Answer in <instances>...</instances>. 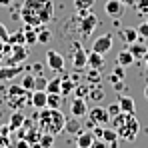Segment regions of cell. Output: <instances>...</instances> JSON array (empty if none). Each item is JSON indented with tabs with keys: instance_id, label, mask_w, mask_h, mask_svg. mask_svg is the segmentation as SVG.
<instances>
[{
	"instance_id": "6da1fadb",
	"label": "cell",
	"mask_w": 148,
	"mask_h": 148,
	"mask_svg": "<svg viewBox=\"0 0 148 148\" xmlns=\"http://www.w3.org/2000/svg\"><path fill=\"white\" fill-rule=\"evenodd\" d=\"M54 16L52 0H24L20 8V18L28 26H44Z\"/></svg>"
},
{
	"instance_id": "7a4b0ae2",
	"label": "cell",
	"mask_w": 148,
	"mask_h": 148,
	"mask_svg": "<svg viewBox=\"0 0 148 148\" xmlns=\"http://www.w3.org/2000/svg\"><path fill=\"white\" fill-rule=\"evenodd\" d=\"M110 124H112V128L118 132V138L128 140V142H132V140L138 136V132H140V122H138L136 116L130 114V112H122V110H120L116 116L110 118Z\"/></svg>"
},
{
	"instance_id": "3957f363",
	"label": "cell",
	"mask_w": 148,
	"mask_h": 148,
	"mask_svg": "<svg viewBox=\"0 0 148 148\" xmlns=\"http://www.w3.org/2000/svg\"><path fill=\"white\" fill-rule=\"evenodd\" d=\"M36 120H38V126L42 132H50V134H58L64 130V122H66V116L62 114L60 108H40V112L36 114Z\"/></svg>"
},
{
	"instance_id": "277c9868",
	"label": "cell",
	"mask_w": 148,
	"mask_h": 148,
	"mask_svg": "<svg viewBox=\"0 0 148 148\" xmlns=\"http://www.w3.org/2000/svg\"><path fill=\"white\" fill-rule=\"evenodd\" d=\"M6 104L12 108V110H20L24 108L26 104H30V96H28V90L22 88V84H12L8 88V94H6Z\"/></svg>"
},
{
	"instance_id": "5b68a950",
	"label": "cell",
	"mask_w": 148,
	"mask_h": 148,
	"mask_svg": "<svg viewBox=\"0 0 148 148\" xmlns=\"http://www.w3.org/2000/svg\"><path fill=\"white\" fill-rule=\"evenodd\" d=\"M28 46L26 44H12V50L4 56V62L6 64H22L26 58H28Z\"/></svg>"
},
{
	"instance_id": "8992f818",
	"label": "cell",
	"mask_w": 148,
	"mask_h": 148,
	"mask_svg": "<svg viewBox=\"0 0 148 148\" xmlns=\"http://www.w3.org/2000/svg\"><path fill=\"white\" fill-rule=\"evenodd\" d=\"M98 26V18L92 14V12H88V14H84V16H80V20H78V30H80V34L82 36H90L92 32H94V28Z\"/></svg>"
},
{
	"instance_id": "52a82bcc",
	"label": "cell",
	"mask_w": 148,
	"mask_h": 148,
	"mask_svg": "<svg viewBox=\"0 0 148 148\" xmlns=\"http://www.w3.org/2000/svg\"><path fill=\"white\" fill-rule=\"evenodd\" d=\"M86 116L94 124H100V126H106V124L110 122V114H108V110L102 108V106H92V108H88V114H86Z\"/></svg>"
},
{
	"instance_id": "ba28073f",
	"label": "cell",
	"mask_w": 148,
	"mask_h": 148,
	"mask_svg": "<svg viewBox=\"0 0 148 148\" xmlns=\"http://www.w3.org/2000/svg\"><path fill=\"white\" fill-rule=\"evenodd\" d=\"M112 42H114V36H112L110 32H106V34H102V36H98V38L94 40L92 50L104 56L106 52H110V48H112Z\"/></svg>"
},
{
	"instance_id": "9c48e42d",
	"label": "cell",
	"mask_w": 148,
	"mask_h": 148,
	"mask_svg": "<svg viewBox=\"0 0 148 148\" xmlns=\"http://www.w3.org/2000/svg\"><path fill=\"white\" fill-rule=\"evenodd\" d=\"M104 10H106V14L110 16V18H114L116 22L120 20L124 16V10H126V6H124L120 0H108L106 4H104Z\"/></svg>"
},
{
	"instance_id": "30bf717a",
	"label": "cell",
	"mask_w": 148,
	"mask_h": 148,
	"mask_svg": "<svg viewBox=\"0 0 148 148\" xmlns=\"http://www.w3.org/2000/svg\"><path fill=\"white\" fill-rule=\"evenodd\" d=\"M46 64H48L50 70L62 72L64 70V56L56 50H46Z\"/></svg>"
},
{
	"instance_id": "8fae6325",
	"label": "cell",
	"mask_w": 148,
	"mask_h": 148,
	"mask_svg": "<svg viewBox=\"0 0 148 148\" xmlns=\"http://www.w3.org/2000/svg\"><path fill=\"white\" fill-rule=\"evenodd\" d=\"M86 62H88V54H86V50L80 46V42H74V68L76 70H82L84 66H86Z\"/></svg>"
},
{
	"instance_id": "7c38bea8",
	"label": "cell",
	"mask_w": 148,
	"mask_h": 148,
	"mask_svg": "<svg viewBox=\"0 0 148 148\" xmlns=\"http://www.w3.org/2000/svg\"><path fill=\"white\" fill-rule=\"evenodd\" d=\"M70 114L78 116V118H82V116L88 114V104H86L84 96H76V98L72 100V104H70Z\"/></svg>"
},
{
	"instance_id": "4fadbf2b",
	"label": "cell",
	"mask_w": 148,
	"mask_h": 148,
	"mask_svg": "<svg viewBox=\"0 0 148 148\" xmlns=\"http://www.w3.org/2000/svg\"><path fill=\"white\" fill-rule=\"evenodd\" d=\"M22 64H6V66H0V80H12L14 76L22 74Z\"/></svg>"
},
{
	"instance_id": "5bb4252c",
	"label": "cell",
	"mask_w": 148,
	"mask_h": 148,
	"mask_svg": "<svg viewBox=\"0 0 148 148\" xmlns=\"http://www.w3.org/2000/svg\"><path fill=\"white\" fill-rule=\"evenodd\" d=\"M46 98H48V92H46V90H32V94H30V104L40 110V108L46 106Z\"/></svg>"
},
{
	"instance_id": "9a60e30c",
	"label": "cell",
	"mask_w": 148,
	"mask_h": 148,
	"mask_svg": "<svg viewBox=\"0 0 148 148\" xmlns=\"http://www.w3.org/2000/svg\"><path fill=\"white\" fill-rule=\"evenodd\" d=\"M118 36L122 38L124 44H132V42H136L140 36H138V30L134 28V26H126V28H122L120 32H118Z\"/></svg>"
},
{
	"instance_id": "2e32d148",
	"label": "cell",
	"mask_w": 148,
	"mask_h": 148,
	"mask_svg": "<svg viewBox=\"0 0 148 148\" xmlns=\"http://www.w3.org/2000/svg\"><path fill=\"white\" fill-rule=\"evenodd\" d=\"M100 138L108 144V148H114L118 144V140H120V138H118V132H116L114 128H104V126H102V136H100Z\"/></svg>"
},
{
	"instance_id": "e0dca14e",
	"label": "cell",
	"mask_w": 148,
	"mask_h": 148,
	"mask_svg": "<svg viewBox=\"0 0 148 148\" xmlns=\"http://www.w3.org/2000/svg\"><path fill=\"white\" fill-rule=\"evenodd\" d=\"M64 130L66 132H70V134H78V132H82V118H78V116H70V118H66V122H64Z\"/></svg>"
},
{
	"instance_id": "ac0fdd59",
	"label": "cell",
	"mask_w": 148,
	"mask_h": 148,
	"mask_svg": "<svg viewBox=\"0 0 148 148\" xmlns=\"http://www.w3.org/2000/svg\"><path fill=\"white\" fill-rule=\"evenodd\" d=\"M94 134L92 132H78L76 134V146L78 148H92Z\"/></svg>"
},
{
	"instance_id": "d6986e66",
	"label": "cell",
	"mask_w": 148,
	"mask_h": 148,
	"mask_svg": "<svg viewBox=\"0 0 148 148\" xmlns=\"http://www.w3.org/2000/svg\"><path fill=\"white\" fill-rule=\"evenodd\" d=\"M40 136H42V130H38V128H28L26 134H24V140L28 142V146H38ZM38 148H40V146H38Z\"/></svg>"
},
{
	"instance_id": "ffe728a7",
	"label": "cell",
	"mask_w": 148,
	"mask_h": 148,
	"mask_svg": "<svg viewBox=\"0 0 148 148\" xmlns=\"http://www.w3.org/2000/svg\"><path fill=\"white\" fill-rule=\"evenodd\" d=\"M118 104H120V110L122 112H130V114H134L136 112V104H134V100L130 98V96H126V94H122V96H118Z\"/></svg>"
},
{
	"instance_id": "44dd1931",
	"label": "cell",
	"mask_w": 148,
	"mask_h": 148,
	"mask_svg": "<svg viewBox=\"0 0 148 148\" xmlns=\"http://www.w3.org/2000/svg\"><path fill=\"white\" fill-rule=\"evenodd\" d=\"M24 122H26L24 114H22L20 110H14V112H12V116H10V124H8V126H10V130H12V132H16L20 126H24Z\"/></svg>"
},
{
	"instance_id": "7402d4cb",
	"label": "cell",
	"mask_w": 148,
	"mask_h": 148,
	"mask_svg": "<svg viewBox=\"0 0 148 148\" xmlns=\"http://www.w3.org/2000/svg\"><path fill=\"white\" fill-rule=\"evenodd\" d=\"M92 4H94V0H74V8H76L78 16L88 14V12L92 10Z\"/></svg>"
},
{
	"instance_id": "603a6c76",
	"label": "cell",
	"mask_w": 148,
	"mask_h": 148,
	"mask_svg": "<svg viewBox=\"0 0 148 148\" xmlns=\"http://www.w3.org/2000/svg\"><path fill=\"white\" fill-rule=\"evenodd\" d=\"M86 66H90V68H98V70H102V66H104V56L92 50V52L88 54V62H86Z\"/></svg>"
},
{
	"instance_id": "cb8c5ba5",
	"label": "cell",
	"mask_w": 148,
	"mask_h": 148,
	"mask_svg": "<svg viewBox=\"0 0 148 148\" xmlns=\"http://www.w3.org/2000/svg\"><path fill=\"white\" fill-rule=\"evenodd\" d=\"M128 50L132 52V56H134V60H142L144 58V54H146V46L144 44H140L138 40L136 42H132V44H128Z\"/></svg>"
},
{
	"instance_id": "d4e9b609",
	"label": "cell",
	"mask_w": 148,
	"mask_h": 148,
	"mask_svg": "<svg viewBox=\"0 0 148 148\" xmlns=\"http://www.w3.org/2000/svg\"><path fill=\"white\" fill-rule=\"evenodd\" d=\"M132 62H134V56H132V52H130L128 48H124V50L118 52V56H116V64H122L124 68H126V66H130Z\"/></svg>"
},
{
	"instance_id": "484cf974",
	"label": "cell",
	"mask_w": 148,
	"mask_h": 148,
	"mask_svg": "<svg viewBox=\"0 0 148 148\" xmlns=\"http://www.w3.org/2000/svg\"><path fill=\"white\" fill-rule=\"evenodd\" d=\"M46 106H48V108H60V106H62V94H56V92H48V98H46Z\"/></svg>"
},
{
	"instance_id": "4316f807",
	"label": "cell",
	"mask_w": 148,
	"mask_h": 148,
	"mask_svg": "<svg viewBox=\"0 0 148 148\" xmlns=\"http://www.w3.org/2000/svg\"><path fill=\"white\" fill-rule=\"evenodd\" d=\"M34 28H36V32H38V44H48L50 40H52L50 30L42 28V26H34Z\"/></svg>"
},
{
	"instance_id": "83f0119b",
	"label": "cell",
	"mask_w": 148,
	"mask_h": 148,
	"mask_svg": "<svg viewBox=\"0 0 148 148\" xmlns=\"http://www.w3.org/2000/svg\"><path fill=\"white\" fill-rule=\"evenodd\" d=\"M52 144H54V134H50V132H42L38 146H40V148H50Z\"/></svg>"
},
{
	"instance_id": "f1b7e54d",
	"label": "cell",
	"mask_w": 148,
	"mask_h": 148,
	"mask_svg": "<svg viewBox=\"0 0 148 148\" xmlns=\"http://www.w3.org/2000/svg\"><path fill=\"white\" fill-rule=\"evenodd\" d=\"M76 88V82L74 80H70V78H62V86H60V94L64 96V94H68L70 90H74Z\"/></svg>"
},
{
	"instance_id": "f546056e",
	"label": "cell",
	"mask_w": 148,
	"mask_h": 148,
	"mask_svg": "<svg viewBox=\"0 0 148 148\" xmlns=\"http://www.w3.org/2000/svg\"><path fill=\"white\" fill-rule=\"evenodd\" d=\"M60 86H62V78L48 80V84H46V92H56V94H60Z\"/></svg>"
},
{
	"instance_id": "4dcf8cb0",
	"label": "cell",
	"mask_w": 148,
	"mask_h": 148,
	"mask_svg": "<svg viewBox=\"0 0 148 148\" xmlns=\"http://www.w3.org/2000/svg\"><path fill=\"white\" fill-rule=\"evenodd\" d=\"M6 42H10V44H24V30H16L14 34H10Z\"/></svg>"
},
{
	"instance_id": "1f68e13d",
	"label": "cell",
	"mask_w": 148,
	"mask_h": 148,
	"mask_svg": "<svg viewBox=\"0 0 148 148\" xmlns=\"http://www.w3.org/2000/svg\"><path fill=\"white\" fill-rule=\"evenodd\" d=\"M136 30H138V36L140 38H148V14H144V20L136 26Z\"/></svg>"
},
{
	"instance_id": "d6a6232c",
	"label": "cell",
	"mask_w": 148,
	"mask_h": 148,
	"mask_svg": "<svg viewBox=\"0 0 148 148\" xmlns=\"http://www.w3.org/2000/svg\"><path fill=\"white\" fill-rule=\"evenodd\" d=\"M46 84H48V80H46L42 74H38V76L34 78V90H46Z\"/></svg>"
},
{
	"instance_id": "836d02e7",
	"label": "cell",
	"mask_w": 148,
	"mask_h": 148,
	"mask_svg": "<svg viewBox=\"0 0 148 148\" xmlns=\"http://www.w3.org/2000/svg\"><path fill=\"white\" fill-rule=\"evenodd\" d=\"M34 78H36V76H32V74H24V76H22V88L34 90Z\"/></svg>"
},
{
	"instance_id": "e575fe53",
	"label": "cell",
	"mask_w": 148,
	"mask_h": 148,
	"mask_svg": "<svg viewBox=\"0 0 148 148\" xmlns=\"http://www.w3.org/2000/svg\"><path fill=\"white\" fill-rule=\"evenodd\" d=\"M134 8L138 10V14H148V0H136L134 2Z\"/></svg>"
},
{
	"instance_id": "d590c367",
	"label": "cell",
	"mask_w": 148,
	"mask_h": 148,
	"mask_svg": "<svg viewBox=\"0 0 148 148\" xmlns=\"http://www.w3.org/2000/svg\"><path fill=\"white\" fill-rule=\"evenodd\" d=\"M116 78H118V80H124V66H122V64H116L114 74L110 76V80H112V82H116Z\"/></svg>"
},
{
	"instance_id": "8d00e7d4",
	"label": "cell",
	"mask_w": 148,
	"mask_h": 148,
	"mask_svg": "<svg viewBox=\"0 0 148 148\" xmlns=\"http://www.w3.org/2000/svg\"><path fill=\"white\" fill-rule=\"evenodd\" d=\"M86 78L92 82V84H98L100 82V74H98V68H90V72L86 74Z\"/></svg>"
},
{
	"instance_id": "74e56055",
	"label": "cell",
	"mask_w": 148,
	"mask_h": 148,
	"mask_svg": "<svg viewBox=\"0 0 148 148\" xmlns=\"http://www.w3.org/2000/svg\"><path fill=\"white\" fill-rule=\"evenodd\" d=\"M88 96L92 100H102L104 98V92H102L100 88H92V90H88Z\"/></svg>"
},
{
	"instance_id": "f35d334b",
	"label": "cell",
	"mask_w": 148,
	"mask_h": 148,
	"mask_svg": "<svg viewBox=\"0 0 148 148\" xmlns=\"http://www.w3.org/2000/svg\"><path fill=\"white\" fill-rule=\"evenodd\" d=\"M106 110H108V114H110V118H112V116H116V114L120 112V104H118V102H114V104H110Z\"/></svg>"
},
{
	"instance_id": "ab89813d",
	"label": "cell",
	"mask_w": 148,
	"mask_h": 148,
	"mask_svg": "<svg viewBox=\"0 0 148 148\" xmlns=\"http://www.w3.org/2000/svg\"><path fill=\"white\" fill-rule=\"evenodd\" d=\"M8 36H10V32L6 30V26H4L2 22H0V38H2V40L6 42V40H8Z\"/></svg>"
},
{
	"instance_id": "60d3db41",
	"label": "cell",
	"mask_w": 148,
	"mask_h": 148,
	"mask_svg": "<svg viewBox=\"0 0 148 148\" xmlns=\"http://www.w3.org/2000/svg\"><path fill=\"white\" fill-rule=\"evenodd\" d=\"M76 92H78V96H84V94H88V88L86 86H76Z\"/></svg>"
},
{
	"instance_id": "b9f144b4",
	"label": "cell",
	"mask_w": 148,
	"mask_h": 148,
	"mask_svg": "<svg viewBox=\"0 0 148 148\" xmlns=\"http://www.w3.org/2000/svg\"><path fill=\"white\" fill-rule=\"evenodd\" d=\"M10 132H12V130H10V126H2V128H0V134H2V136H8Z\"/></svg>"
},
{
	"instance_id": "7bdbcfd3",
	"label": "cell",
	"mask_w": 148,
	"mask_h": 148,
	"mask_svg": "<svg viewBox=\"0 0 148 148\" xmlns=\"http://www.w3.org/2000/svg\"><path fill=\"white\" fill-rule=\"evenodd\" d=\"M120 2H122L124 6H134V2H136V0H120Z\"/></svg>"
},
{
	"instance_id": "ee69618b",
	"label": "cell",
	"mask_w": 148,
	"mask_h": 148,
	"mask_svg": "<svg viewBox=\"0 0 148 148\" xmlns=\"http://www.w3.org/2000/svg\"><path fill=\"white\" fill-rule=\"evenodd\" d=\"M14 0H0V6H10Z\"/></svg>"
},
{
	"instance_id": "f6af8a7d",
	"label": "cell",
	"mask_w": 148,
	"mask_h": 148,
	"mask_svg": "<svg viewBox=\"0 0 148 148\" xmlns=\"http://www.w3.org/2000/svg\"><path fill=\"white\" fill-rule=\"evenodd\" d=\"M142 62H144V68L148 70V50H146V54H144V58H142Z\"/></svg>"
},
{
	"instance_id": "bcb514c9",
	"label": "cell",
	"mask_w": 148,
	"mask_h": 148,
	"mask_svg": "<svg viewBox=\"0 0 148 148\" xmlns=\"http://www.w3.org/2000/svg\"><path fill=\"white\" fill-rule=\"evenodd\" d=\"M144 98L148 100V84H146V86H144Z\"/></svg>"
},
{
	"instance_id": "7dc6e473",
	"label": "cell",
	"mask_w": 148,
	"mask_h": 148,
	"mask_svg": "<svg viewBox=\"0 0 148 148\" xmlns=\"http://www.w3.org/2000/svg\"><path fill=\"white\" fill-rule=\"evenodd\" d=\"M2 48H4V40L0 38V52H2Z\"/></svg>"
},
{
	"instance_id": "c3c4849f",
	"label": "cell",
	"mask_w": 148,
	"mask_h": 148,
	"mask_svg": "<svg viewBox=\"0 0 148 148\" xmlns=\"http://www.w3.org/2000/svg\"><path fill=\"white\" fill-rule=\"evenodd\" d=\"M2 60H4V54H2V52H0V62H2Z\"/></svg>"
},
{
	"instance_id": "681fc988",
	"label": "cell",
	"mask_w": 148,
	"mask_h": 148,
	"mask_svg": "<svg viewBox=\"0 0 148 148\" xmlns=\"http://www.w3.org/2000/svg\"><path fill=\"white\" fill-rule=\"evenodd\" d=\"M0 66H2V64H0Z\"/></svg>"
}]
</instances>
